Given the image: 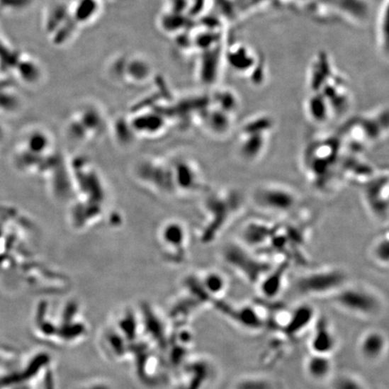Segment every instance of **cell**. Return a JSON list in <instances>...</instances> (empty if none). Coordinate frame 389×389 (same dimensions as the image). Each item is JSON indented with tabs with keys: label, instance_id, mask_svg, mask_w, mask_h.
Returning <instances> with one entry per match:
<instances>
[{
	"label": "cell",
	"instance_id": "obj_1",
	"mask_svg": "<svg viewBox=\"0 0 389 389\" xmlns=\"http://www.w3.org/2000/svg\"><path fill=\"white\" fill-rule=\"evenodd\" d=\"M344 150L341 135L309 142L304 152V167L309 181L317 188L325 189L334 181L340 171Z\"/></svg>",
	"mask_w": 389,
	"mask_h": 389
},
{
	"label": "cell",
	"instance_id": "obj_2",
	"mask_svg": "<svg viewBox=\"0 0 389 389\" xmlns=\"http://www.w3.org/2000/svg\"><path fill=\"white\" fill-rule=\"evenodd\" d=\"M222 261L249 284L257 287L275 262L256 254L242 242H230L222 248Z\"/></svg>",
	"mask_w": 389,
	"mask_h": 389
},
{
	"label": "cell",
	"instance_id": "obj_3",
	"mask_svg": "<svg viewBox=\"0 0 389 389\" xmlns=\"http://www.w3.org/2000/svg\"><path fill=\"white\" fill-rule=\"evenodd\" d=\"M251 197L259 210L276 215H294L301 203L294 188L278 182L261 183L254 188Z\"/></svg>",
	"mask_w": 389,
	"mask_h": 389
},
{
	"label": "cell",
	"instance_id": "obj_4",
	"mask_svg": "<svg viewBox=\"0 0 389 389\" xmlns=\"http://www.w3.org/2000/svg\"><path fill=\"white\" fill-rule=\"evenodd\" d=\"M274 129V121L269 115L254 116L244 123L238 135L239 158L246 164L257 162L267 151Z\"/></svg>",
	"mask_w": 389,
	"mask_h": 389
},
{
	"label": "cell",
	"instance_id": "obj_5",
	"mask_svg": "<svg viewBox=\"0 0 389 389\" xmlns=\"http://www.w3.org/2000/svg\"><path fill=\"white\" fill-rule=\"evenodd\" d=\"M332 298L339 308L356 317H375L383 309L380 295L365 285H352L348 282Z\"/></svg>",
	"mask_w": 389,
	"mask_h": 389
},
{
	"label": "cell",
	"instance_id": "obj_6",
	"mask_svg": "<svg viewBox=\"0 0 389 389\" xmlns=\"http://www.w3.org/2000/svg\"><path fill=\"white\" fill-rule=\"evenodd\" d=\"M348 274L337 266L312 269L295 282L298 293L307 297H332L348 283Z\"/></svg>",
	"mask_w": 389,
	"mask_h": 389
},
{
	"label": "cell",
	"instance_id": "obj_7",
	"mask_svg": "<svg viewBox=\"0 0 389 389\" xmlns=\"http://www.w3.org/2000/svg\"><path fill=\"white\" fill-rule=\"evenodd\" d=\"M244 204L242 194L234 188H224L215 193L208 199V210L210 216L208 221L209 238L218 237L236 215L239 214Z\"/></svg>",
	"mask_w": 389,
	"mask_h": 389
},
{
	"label": "cell",
	"instance_id": "obj_8",
	"mask_svg": "<svg viewBox=\"0 0 389 389\" xmlns=\"http://www.w3.org/2000/svg\"><path fill=\"white\" fill-rule=\"evenodd\" d=\"M361 194L366 208L376 221L387 225L389 215L388 172L375 171L361 183Z\"/></svg>",
	"mask_w": 389,
	"mask_h": 389
},
{
	"label": "cell",
	"instance_id": "obj_9",
	"mask_svg": "<svg viewBox=\"0 0 389 389\" xmlns=\"http://www.w3.org/2000/svg\"><path fill=\"white\" fill-rule=\"evenodd\" d=\"M215 307L225 317L238 327L249 331H259L266 327V320L261 308L254 305H232L220 300L215 301Z\"/></svg>",
	"mask_w": 389,
	"mask_h": 389
},
{
	"label": "cell",
	"instance_id": "obj_10",
	"mask_svg": "<svg viewBox=\"0 0 389 389\" xmlns=\"http://www.w3.org/2000/svg\"><path fill=\"white\" fill-rule=\"evenodd\" d=\"M317 319V311L312 305H299L293 310L288 312L284 324L281 325V332L289 340H295L312 327Z\"/></svg>",
	"mask_w": 389,
	"mask_h": 389
},
{
	"label": "cell",
	"instance_id": "obj_11",
	"mask_svg": "<svg viewBox=\"0 0 389 389\" xmlns=\"http://www.w3.org/2000/svg\"><path fill=\"white\" fill-rule=\"evenodd\" d=\"M338 338L327 318L317 319L312 327L309 348L311 354L332 356L338 348Z\"/></svg>",
	"mask_w": 389,
	"mask_h": 389
},
{
	"label": "cell",
	"instance_id": "obj_12",
	"mask_svg": "<svg viewBox=\"0 0 389 389\" xmlns=\"http://www.w3.org/2000/svg\"><path fill=\"white\" fill-rule=\"evenodd\" d=\"M291 262L288 259H278L257 286L259 294L267 300H275L283 291L288 271Z\"/></svg>",
	"mask_w": 389,
	"mask_h": 389
},
{
	"label": "cell",
	"instance_id": "obj_13",
	"mask_svg": "<svg viewBox=\"0 0 389 389\" xmlns=\"http://www.w3.org/2000/svg\"><path fill=\"white\" fill-rule=\"evenodd\" d=\"M275 225L262 220H252L246 222L241 232L242 244L251 250H265L267 248Z\"/></svg>",
	"mask_w": 389,
	"mask_h": 389
},
{
	"label": "cell",
	"instance_id": "obj_14",
	"mask_svg": "<svg viewBox=\"0 0 389 389\" xmlns=\"http://www.w3.org/2000/svg\"><path fill=\"white\" fill-rule=\"evenodd\" d=\"M359 354L367 362L380 361L388 350V337L381 330L371 329L362 334L358 344Z\"/></svg>",
	"mask_w": 389,
	"mask_h": 389
},
{
	"label": "cell",
	"instance_id": "obj_15",
	"mask_svg": "<svg viewBox=\"0 0 389 389\" xmlns=\"http://www.w3.org/2000/svg\"><path fill=\"white\" fill-rule=\"evenodd\" d=\"M334 367L332 356L310 354L305 362V373L315 382L330 380Z\"/></svg>",
	"mask_w": 389,
	"mask_h": 389
},
{
	"label": "cell",
	"instance_id": "obj_16",
	"mask_svg": "<svg viewBox=\"0 0 389 389\" xmlns=\"http://www.w3.org/2000/svg\"><path fill=\"white\" fill-rule=\"evenodd\" d=\"M305 112L310 121L315 125L327 124L334 116L327 99L321 92H312L308 96Z\"/></svg>",
	"mask_w": 389,
	"mask_h": 389
},
{
	"label": "cell",
	"instance_id": "obj_17",
	"mask_svg": "<svg viewBox=\"0 0 389 389\" xmlns=\"http://www.w3.org/2000/svg\"><path fill=\"white\" fill-rule=\"evenodd\" d=\"M202 288L213 302L220 300L229 288L228 278L220 271H209L202 278Z\"/></svg>",
	"mask_w": 389,
	"mask_h": 389
},
{
	"label": "cell",
	"instance_id": "obj_18",
	"mask_svg": "<svg viewBox=\"0 0 389 389\" xmlns=\"http://www.w3.org/2000/svg\"><path fill=\"white\" fill-rule=\"evenodd\" d=\"M232 125H234V115L227 114L215 106L209 112L207 125L213 135L218 137H222V136L225 137L231 132Z\"/></svg>",
	"mask_w": 389,
	"mask_h": 389
},
{
	"label": "cell",
	"instance_id": "obj_19",
	"mask_svg": "<svg viewBox=\"0 0 389 389\" xmlns=\"http://www.w3.org/2000/svg\"><path fill=\"white\" fill-rule=\"evenodd\" d=\"M370 256L376 265L380 268H388L389 265V236L388 231L382 232L374 239L370 248Z\"/></svg>",
	"mask_w": 389,
	"mask_h": 389
},
{
	"label": "cell",
	"instance_id": "obj_20",
	"mask_svg": "<svg viewBox=\"0 0 389 389\" xmlns=\"http://www.w3.org/2000/svg\"><path fill=\"white\" fill-rule=\"evenodd\" d=\"M98 0H77L75 5L72 6V16L79 25H86L98 14Z\"/></svg>",
	"mask_w": 389,
	"mask_h": 389
},
{
	"label": "cell",
	"instance_id": "obj_21",
	"mask_svg": "<svg viewBox=\"0 0 389 389\" xmlns=\"http://www.w3.org/2000/svg\"><path fill=\"white\" fill-rule=\"evenodd\" d=\"M388 0H384L378 11L377 18V43L378 48L383 52L385 57H388Z\"/></svg>",
	"mask_w": 389,
	"mask_h": 389
},
{
	"label": "cell",
	"instance_id": "obj_22",
	"mask_svg": "<svg viewBox=\"0 0 389 389\" xmlns=\"http://www.w3.org/2000/svg\"><path fill=\"white\" fill-rule=\"evenodd\" d=\"M331 389H368V387L358 376L344 372L331 378Z\"/></svg>",
	"mask_w": 389,
	"mask_h": 389
},
{
	"label": "cell",
	"instance_id": "obj_23",
	"mask_svg": "<svg viewBox=\"0 0 389 389\" xmlns=\"http://www.w3.org/2000/svg\"><path fill=\"white\" fill-rule=\"evenodd\" d=\"M215 108L235 116L236 112L240 108V101L238 96L232 91H222L219 92L215 98Z\"/></svg>",
	"mask_w": 389,
	"mask_h": 389
},
{
	"label": "cell",
	"instance_id": "obj_24",
	"mask_svg": "<svg viewBox=\"0 0 389 389\" xmlns=\"http://www.w3.org/2000/svg\"><path fill=\"white\" fill-rule=\"evenodd\" d=\"M235 389H277L274 382L261 376H248L240 378L235 385Z\"/></svg>",
	"mask_w": 389,
	"mask_h": 389
},
{
	"label": "cell",
	"instance_id": "obj_25",
	"mask_svg": "<svg viewBox=\"0 0 389 389\" xmlns=\"http://www.w3.org/2000/svg\"><path fill=\"white\" fill-rule=\"evenodd\" d=\"M32 0H0L3 5L6 6V9H22L25 6H28Z\"/></svg>",
	"mask_w": 389,
	"mask_h": 389
}]
</instances>
